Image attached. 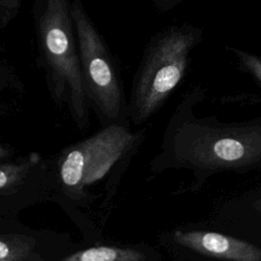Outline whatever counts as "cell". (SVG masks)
<instances>
[{
  "label": "cell",
  "instance_id": "5bb4252c",
  "mask_svg": "<svg viewBox=\"0 0 261 261\" xmlns=\"http://www.w3.org/2000/svg\"><path fill=\"white\" fill-rule=\"evenodd\" d=\"M258 209L261 211V204H259V207H258Z\"/></svg>",
  "mask_w": 261,
  "mask_h": 261
},
{
  "label": "cell",
  "instance_id": "8992f818",
  "mask_svg": "<svg viewBox=\"0 0 261 261\" xmlns=\"http://www.w3.org/2000/svg\"><path fill=\"white\" fill-rule=\"evenodd\" d=\"M52 195L51 158L30 152L0 161V231L15 230L22 210Z\"/></svg>",
  "mask_w": 261,
  "mask_h": 261
},
{
  "label": "cell",
  "instance_id": "30bf717a",
  "mask_svg": "<svg viewBox=\"0 0 261 261\" xmlns=\"http://www.w3.org/2000/svg\"><path fill=\"white\" fill-rule=\"evenodd\" d=\"M22 92V83L14 70L0 64V116L13 112Z\"/></svg>",
  "mask_w": 261,
  "mask_h": 261
},
{
  "label": "cell",
  "instance_id": "7a4b0ae2",
  "mask_svg": "<svg viewBox=\"0 0 261 261\" xmlns=\"http://www.w3.org/2000/svg\"><path fill=\"white\" fill-rule=\"evenodd\" d=\"M261 163V122L216 125L188 119L177 108L166 128L162 151L152 161L153 171L188 167L210 174L248 170Z\"/></svg>",
  "mask_w": 261,
  "mask_h": 261
},
{
  "label": "cell",
  "instance_id": "52a82bcc",
  "mask_svg": "<svg viewBox=\"0 0 261 261\" xmlns=\"http://www.w3.org/2000/svg\"><path fill=\"white\" fill-rule=\"evenodd\" d=\"M170 239L198 254L233 261H261V249L233 237L214 231L174 230Z\"/></svg>",
  "mask_w": 261,
  "mask_h": 261
},
{
  "label": "cell",
  "instance_id": "277c9868",
  "mask_svg": "<svg viewBox=\"0 0 261 261\" xmlns=\"http://www.w3.org/2000/svg\"><path fill=\"white\" fill-rule=\"evenodd\" d=\"M201 33L190 25L172 27L156 36L148 45L136 71L126 118L136 125L147 121L181 82L192 49Z\"/></svg>",
  "mask_w": 261,
  "mask_h": 261
},
{
  "label": "cell",
  "instance_id": "ba28073f",
  "mask_svg": "<svg viewBox=\"0 0 261 261\" xmlns=\"http://www.w3.org/2000/svg\"><path fill=\"white\" fill-rule=\"evenodd\" d=\"M28 229L0 231V261H45V245Z\"/></svg>",
  "mask_w": 261,
  "mask_h": 261
},
{
  "label": "cell",
  "instance_id": "4fadbf2b",
  "mask_svg": "<svg viewBox=\"0 0 261 261\" xmlns=\"http://www.w3.org/2000/svg\"><path fill=\"white\" fill-rule=\"evenodd\" d=\"M164 5H166V6H168V7H170V6H172V5H174L176 2H178L179 0H160Z\"/></svg>",
  "mask_w": 261,
  "mask_h": 261
},
{
  "label": "cell",
  "instance_id": "6da1fadb",
  "mask_svg": "<svg viewBox=\"0 0 261 261\" xmlns=\"http://www.w3.org/2000/svg\"><path fill=\"white\" fill-rule=\"evenodd\" d=\"M144 140L128 120L104 124L51 159L52 199L80 222L109 213L122 174ZM76 220V221H77Z\"/></svg>",
  "mask_w": 261,
  "mask_h": 261
},
{
  "label": "cell",
  "instance_id": "8fae6325",
  "mask_svg": "<svg viewBox=\"0 0 261 261\" xmlns=\"http://www.w3.org/2000/svg\"><path fill=\"white\" fill-rule=\"evenodd\" d=\"M232 51L239 57L246 70L261 84V58L239 49H232Z\"/></svg>",
  "mask_w": 261,
  "mask_h": 261
},
{
  "label": "cell",
  "instance_id": "5b68a950",
  "mask_svg": "<svg viewBox=\"0 0 261 261\" xmlns=\"http://www.w3.org/2000/svg\"><path fill=\"white\" fill-rule=\"evenodd\" d=\"M71 15L90 106L103 125L127 120L119 71L108 48L79 0L71 2Z\"/></svg>",
  "mask_w": 261,
  "mask_h": 261
},
{
  "label": "cell",
  "instance_id": "9c48e42d",
  "mask_svg": "<svg viewBox=\"0 0 261 261\" xmlns=\"http://www.w3.org/2000/svg\"><path fill=\"white\" fill-rule=\"evenodd\" d=\"M149 251L140 247L115 245H94L66 253L60 261H146Z\"/></svg>",
  "mask_w": 261,
  "mask_h": 261
},
{
  "label": "cell",
  "instance_id": "7c38bea8",
  "mask_svg": "<svg viewBox=\"0 0 261 261\" xmlns=\"http://www.w3.org/2000/svg\"><path fill=\"white\" fill-rule=\"evenodd\" d=\"M13 156H15V151L12 147L0 144V161L9 159Z\"/></svg>",
  "mask_w": 261,
  "mask_h": 261
},
{
  "label": "cell",
  "instance_id": "3957f363",
  "mask_svg": "<svg viewBox=\"0 0 261 261\" xmlns=\"http://www.w3.org/2000/svg\"><path fill=\"white\" fill-rule=\"evenodd\" d=\"M37 29L51 98L56 105L67 107L76 127L84 132L90 125L91 106L83 80L68 0H44Z\"/></svg>",
  "mask_w": 261,
  "mask_h": 261
}]
</instances>
